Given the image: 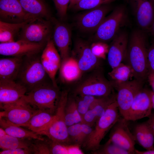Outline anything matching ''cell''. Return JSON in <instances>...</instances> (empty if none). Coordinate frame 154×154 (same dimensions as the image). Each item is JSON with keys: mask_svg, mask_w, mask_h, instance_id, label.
<instances>
[{"mask_svg": "<svg viewBox=\"0 0 154 154\" xmlns=\"http://www.w3.org/2000/svg\"><path fill=\"white\" fill-rule=\"evenodd\" d=\"M146 32L138 29L129 37L127 49L123 62L132 69L134 79L145 82L149 74Z\"/></svg>", "mask_w": 154, "mask_h": 154, "instance_id": "obj_1", "label": "cell"}, {"mask_svg": "<svg viewBox=\"0 0 154 154\" xmlns=\"http://www.w3.org/2000/svg\"><path fill=\"white\" fill-rule=\"evenodd\" d=\"M39 54L23 58L15 81L25 87L27 92L47 82V77L49 76L42 65Z\"/></svg>", "mask_w": 154, "mask_h": 154, "instance_id": "obj_2", "label": "cell"}, {"mask_svg": "<svg viewBox=\"0 0 154 154\" xmlns=\"http://www.w3.org/2000/svg\"><path fill=\"white\" fill-rule=\"evenodd\" d=\"M60 96L58 88L47 82L27 92L23 98L35 109L53 114Z\"/></svg>", "mask_w": 154, "mask_h": 154, "instance_id": "obj_3", "label": "cell"}, {"mask_svg": "<svg viewBox=\"0 0 154 154\" xmlns=\"http://www.w3.org/2000/svg\"><path fill=\"white\" fill-rule=\"evenodd\" d=\"M118 111L116 100L109 105L96 122L94 128L82 145L84 148L93 151L99 149L101 141L119 118Z\"/></svg>", "mask_w": 154, "mask_h": 154, "instance_id": "obj_4", "label": "cell"}, {"mask_svg": "<svg viewBox=\"0 0 154 154\" xmlns=\"http://www.w3.org/2000/svg\"><path fill=\"white\" fill-rule=\"evenodd\" d=\"M68 94V91L66 90L62 92L53 120L47 129L37 133L46 135L54 142L64 144H71V142L65 119L64 110Z\"/></svg>", "mask_w": 154, "mask_h": 154, "instance_id": "obj_5", "label": "cell"}, {"mask_svg": "<svg viewBox=\"0 0 154 154\" xmlns=\"http://www.w3.org/2000/svg\"><path fill=\"white\" fill-rule=\"evenodd\" d=\"M128 19L125 6L120 5L116 7L105 17L96 30L94 35L96 40L105 42L112 40L128 24Z\"/></svg>", "mask_w": 154, "mask_h": 154, "instance_id": "obj_6", "label": "cell"}, {"mask_svg": "<svg viewBox=\"0 0 154 154\" xmlns=\"http://www.w3.org/2000/svg\"><path fill=\"white\" fill-rule=\"evenodd\" d=\"M52 24L50 20L37 17L28 21L21 29L18 40L46 44L51 38Z\"/></svg>", "mask_w": 154, "mask_h": 154, "instance_id": "obj_7", "label": "cell"}, {"mask_svg": "<svg viewBox=\"0 0 154 154\" xmlns=\"http://www.w3.org/2000/svg\"><path fill=\"white\" fill-rule=\"evenodd\" d=\"M1 108L0 117L8 123L17 126L26 127L31 117L39 110L35 109L23 98Z\"/></svg>", "mask_w": 154, "mask_h": 154, "instance_id": "obj_8", "label": "cell"}, {"mask_svg": "<svg viewBox=\"0 0 154 154\" xmlns=\"http://www.w3.org/2000/svg\"><path fill=\"white\" fill-rule=\"evenodd\" d=\"M114 88L100 72L96 73L86 78L75 89L74 93L80 96L85 95L100 97H107L112 94Z\"/></svg>", "mask_w": 154, "mask_h": 154, "instance_id": "obj_9", "label": "cell"}, {"mask_svg": "<svg viewBox=\"0 0 154 154\" xmlns=\"http://www.w3.org/2000/svg\"><path fill=\"white\" fill-rule=\"evenodd\" d=\"M144 82L134 79L113 86L117 91L116 101L119 112L125 119L135 97L143 88Z\"/></svg>", "mask_w": 154, "mask_h": 154, "instance_id": "obj_10", "label": "cell"}, {"mask_svg": "<svg viewBox=\"0 0 154 154\" xmlns=\"http://www.w3.org/2000/svg\"><path fill=\"white\" fill-rule=\"evenodd\" d=\"M128 121L123 117H119L112 128L108 141L127 150L131 154H134L135 141L130 130Z\"/></svg>", "mask_w": 154, "mask_h": 154, "instance_id": "obj_11", "label": "cell"}, {"mask_svg": "<svg viewBox=\"0 0 154 154\" xmlns=\"http://www.w3.org/2000/svg\"><path fill=\"white\" fill-rule=\"evenodd\" d=\"M133 13L139 29L149 32L154 21L153 0H129Z\"/></svg>", "mask_w": 154, "mask_h": 154, "instance_id": "obj_12", "label": "cell"}, {"mask_svg": "<svg viewBox=\"0 0 154 154\" xmlns=\"http://www.w3.org/2000/svg\"><path fill=\"white\" fill-rule=\"evenodd\" d=\"M153 91L144 88L135 97L128 112L126 119L135 121L148 117L152 113Z\"/></svg>", "mask_w": 154, "mask_h": 154, "instance_id": "obj_13", "label": "cell"}, {"mask_svg": "<svg viewBox=\"0 0 154 154\" xmlns=\"http://www.w3.org/2000/svg\"><path fill=\"white\" fill-rule=\"evenodd\" d=\"M109 4L103 5L88 10L79 15L76 19V25L83 31H95L112 9Z\"/></svg>", "mask_w": 154, "mask_h": 154, "instance_id": "obj_14", "label": "cell"}, {"mask_svg": "<svg viewBox=\"0 0 154 154\" xmlns=\"http://www.w3.org/2000/svg\"><path fill=\"white\" fill-rule=\"evenodd\" d=\"M46 44L33 43L21 39L11 42L0 43V54L21 57L36 54L42 51Z\"/></svg>", "mask_w": 154, "mask_h": 154, "instance_id": "obj_15", "label": "cell"}, {"mask_svg": "<svg viewBox=\"0 0 154 154\" xmlns=\"http://www.w3.org/2000/svg\"><path fill=\"white\" fill-rule=\"evenodd\" d=\"M42 52L40 58L42 65L53 85L58 87L55 77L61 59L52 39L48 41Z\"/></svg>", "mask_w": 154, "mask_h": 154, "instance_id": "obj_16", "label": "cell"}, {"mask_svg": "<svg viewBox=\"0 0 154 154\" xmlns=\"http://www.w3.org/2000/svg\"><path fill=\"white\" fill-rule=\"evenodd\" d=\"M72 54V57L76 60L82 72L88 71L98 66L101 59L94 55L90 45L80 39L76 41Z\"/></svg>", "mask_w": 154, "mask_h": 154, "instance_id": "obj_17", "label": "cell"}, {"mask_svg": "<svg viewBox=\"0 0 154 154\" xmlns=\"http://www.w3.org/2000/svg\"><path fill=\"white\" fill-rule=\"evenodd\" d=\"M129 37L127 32L121 30L112 40L107 54L108 63L112 69L123 61L127 52Z\"/></svg>", "mask_w": 154, "mask_h": 154, "instance_id": "obj_18", "label": "cell"}, {"mask_svg": "<svg viewBox=\"0 0 154 154\" xmlns=\"http://www.w3.org/2000/svg\"><path fill=\"white\" fill-rule=\"evenodd\" d=\"M0 21L19 23L32 19L25 12L18 0H0Z\"/></svg>", "mask_w": 154, "mask_h": 154, "instance_id": "obj_19", "label": "cell"}, {"mask_svg": "<svg viewBox=\"0 0 154 154\" xmlns=\"http://www.w3.org/2000/svg\"><path fill=\"white\" fill-rule=\"evenodd\" d=\"M27 92L26 88L15 81L0 79V107L15 103Z\"/></svg>", "mask_w": 154, "mask_h": 154, "instance_id": "obj_20", "label": "cell"}, {"mask_svg": "<svg viewBox=\"0 0 154 154\" xmlns=\"http://www.w3.org/2000/svg\"><path fill=\"white\" fill-rule=\"evenodd\" d=\"M116 100V94L114 93L107 97L97 98L89 109L82 117L81 122L92 127L104 114L108 106Z\"/></svg>", "mask_w": 154, "mask_h": 154, "instance_id": "obj_21", "label": "cell"}, {"mask_svg": "<svg viewBox=\"0 0 154 154\" xmlns=\"http://www.w3.org/2000/svg\"><path fill=\"white\" fill-rule=\"evenodd\" d=\"M54 26L53 40L59 50L62 61L69 56L71 31L63 23L55 22Z\"/></svg>", "mask_w": 154, "mask_h": 154, "instance_id": "obj_22", "label": "cell"}, {"mask_svg": "<svg viewBox=\"0 0 154 154\" xmlns=\"http://www.w3.org/2000/svg\"><path fill=\"white\" fill-rule=\"evenodd\" d=\"M23 9L31 19L41 17L50 20L49 8L44 0H18Z\"/></svg>", "mask_w": 154, "mask_h": 154, "instance_id": "obj_23", "label": "cell"}, {"mask_svg": "<svg viewBox=\"0 0 154 154\" xmlns=\"http://www.w3.org/2000/svg\"><path fill=\"white\" fill-rule=\"evenodd\" d=\"M23 57H11L0 59V79L15 81Z\"/></svg>", "mask_w": 154, "mask_h": 154, "instance_id": "obj_24", "label": "cell"}, {"mask_svg": "<svg viewBox=\"0 0 154 154\" xmlns=\"http://www.w3.org/2000/svg\"><path fill=\"white\" fill-rule=\"evenodd\" d=\"M133 133L135 141L144 149H154V135L147 121L136 124Z\"/></svg>", "mask_w": 154, "mask_h": 154, "instance_id": "obj_25", "label": "cell"}, {"mask_svg": "<svg viewBox=\"0 0 154 154\" xmlns=\"http://www.w3.org/2000/svg\"><path fill=\"white\" fill-rule=\"evenodd\" d=\"M60 76L65 82L70 83L79 79L82 72L78 63L72 56H70L62 61L60 68Z\"/></svg>", "mask_w": 154, "mask_h": 154, "instance_id": "obj_26", "label": "cell"}, {"mask_svg": "<svg viewBox=\"0 0 154 154\" xmlns=\"http://www.w3.org/2000/svg\"><path fill=\"white\" fill-rule=\"evenodd\" d=\"M54 117V114L48 111L39 110L31 117L26 127L37 134L47 129Z\"/></svg>", "mask_w": 154, "mask_h": 154, "instance_id": "obj_27", "label": "cell"}, {"mask_svg": "<svg viewBox=\"0 0 154 154\" xmlns=\"http://www.w3.org/2000/svg\"><path fill=\"white\" fill-rule=\"evenodd\" d=\"M0 125L7 134L12 136L21 139L41 140L44 139L40 135L35 132L9 124L1 117H0Z\"/></svg>", "mask_w": 154, "mask_h": 154, "instance_id": "obj_28", "label": "cell"}, {"mask_svg": "<svg viewBox=\"0 0 154 154\" xmlns=\"http://www.w3.org/2000/svg\"><path fill=\"white\" fill-rule=\"evenodd\" d=\"M30 20L19 23H9L0 21V43L15 41V36L18 35L23 27Z\"/></svg>", "mask_w": 154, "mask_h": 154, "instance_id": "obj_29", "label": "cell"}, {"mask_svg": "<svg viewBox=\"0 0 154 154\" xmlns=\"http://www.w3.org/2000/svg\"><path fill=\"white\" fill-rule=\"evenodd\" d=\"M108 74L111 79L110 82L113 87L127 82L129 80L131 77H133L131 68L123 62L112 69Z\"/></svg>", "mask_w": 154, "mask_h": 154, "instance_id": "obj_30", "label": "cell"}, {"mask_svg": "<svg viewBox=\"0 0 154 154\" xmlns=\"http://www.w3.org/2000/svg\"><path fill=\"white\" fill-rule=\"evenodd\" d=\"M33 139H21L7 134L0 138V147L3 150L28 148Z\"/></svg>", "mask_w": 154, "mask_h": 154, "instance_id": "obj_31", "label": "cell"}, {"mask_svg": "<svg viewBox=\"0 0 154 154\" xmlns=\"http://www.w3.org/2000/svg\"><path fill=\"white\" fill-rule=\"evenodd\" d=\"M66 124L69 127L75 123L81 122L82 117L77 107L76 99L68 98L64 110Z\"/></svg>", "mask_w": 154, "mask_h": 154, "instance_id": "obj_32", "label": "cell"}, {"mask_svg": "<svg viewBox=\"0 0 154 154\" xmlns=\"http://www.w3.org/2000/svg\"><path fill=\"white\" fill-rule=\"evenodd\" d=\"M51 154H82L84 153L76 144H64L54 142L48 139Z\"/></svg>", "mask_w": 154, "mask_h": 154, "instance_id": "obj_33", "label": "cell"}, {"mask_svg": "<svg viewBox=\"0 0 154 154\" xmlns=\"http://www.w3.org/2000/svg\"><path fill=\"white\" fill-rule=\"evenodd\" d=\"M77 98L76 100L77 109L82 117L97 99L89 95L79 96Z\"/></svg>", "mask_w": 154, "mask_h": 154, "instance_id": "obj_34", "label": "cell"}, {"mask_svg": "<svg viewBox=\"0 0 154 154\" xmlns=\"http://www.w3.org/2000/svg\"><path fill=\"white\" fill-rule=\"evenodd\" d=\"M67 130L71 142L80 146L82 145L85 139L81 129V122L68 127Z\"/></svg>", "mask_w": 154, "mask_h": 154, "instance_id": "obj_35", "label": "cell"}, {"mask_svg": "<svg viewBox=\"0 0 154 154\" xmlns=\"http://www.w3.org/2000/svg\"><path fill=\"white\" fill-rule=\"evenodd\" d=\"M116 0H81L72 8L76 10H88L109 4Z\"/></svg>", "mask_w": 154, "mask_h": 154, "instance_id": "obj_36", "label": "cell"}, {"mask_svg": "<svg viewBox=\"0 0 154 154\" xmlns=\"http://www.w3.org/2000/svg\"><path fill=\"white\" fill-rule=\"evenodd\" d=\"M29 147L32 154H51L48 139H33Z\"/></svg>", "mask_w": 154, "mask_h": 154, "instance_id": "obj_37", "label": "cell"}, {"mask_svg": "<svg viewBox=\"0 0 154 154\" xmlns=\"http://www.w3.org/2000/svg\"><path fill=\"white\" fill-rule=\"evenodd\" d=\"M98 154H131L127 150L108 141L104 145H100L98 149L94 151Z\"/></svg>", "mask_w": 154, "mask_h": 154, "instance_id": "obj_38", "label": "cell"}, {"mask_svg": "<svg viewBox=\"0 0 154 154\" xmlns=\"http://www.w3.org/2000/svg\"><path fill=\"white\" fill-rule=\"evenodd\" d=\"M109 46L105 42L96 41L90 45L91 51L96 57L105 59L108 53Z\"/></svg>", "mask_w": 154, "mask_h": 154, "instance_id": "obj_39", "label": "cell"}, {"mask_svg": "<svg viewBox=\"0 0 154 154\" xmlns=\"http://www.w3.org/2000/svg\"><path fill=\"white\" fill-rule=\"evenodd\" d=\"M58 14L62 19L65 18L70 0H53Z\"/></svg>", "mask_w": 154, "mask_h": 154, "instance_id": "obj_40", "label": "cell"}, {"mask_svg": "<svg viewBox=\"0 0 154 154\" xmlns=\"http://www.w3.org/2000/svg\"><path fill=\"white\" fill-rule=\"evenodd\" d=\"M147 59L149 73H154V42L148 49Z\"/></svg>", "mask_w": 154, "mask_h": 154, "instance_id": "obj_41", "label": "cell"}, {"mask_svg": "<svg viewBox=\"0 0 154 154\" xmlns=\"http://www.w3.org/2000/svg\"><path fill=\"white\" fill-rule=\"evenodd\" d=\"M0 154H32L29 147L28 148H17L3 150L0 152Z\"/></svg>", "mask_w": 154, "mask_h": 154, "instance_id": "obj_42", "label": "cell"}, {"mask_svg": "<svg viewBox=\"0 0 154 154\" xmlns=\"http://www.w3.org/2000/svg\"><path fill=\"white\" fill-rule=\"evenodd\" d=\"M148 119L147 121L154 135V113H151L148 117Z\"/></svg>", "mask_w": 154, "mask_h": 154, "instance_id": "obj_43", "label": "cell"}, {"mask_svg": "<svg viewBox=\"0 0 154 154\" xmlns=\"http://www.w3.org/2000/svg\"><path fill=\"white\" fill-rule=\"evenodd\" d=\"M147 79L154 93V73L149 72L147 76Z\"/></svg>", "mask_w": 154, "mask_h": 154, "instance_id": "obj_44", "label": "cell"}, {"mask_svg": "<svg viewBox=\"0 0 154 154\" xmlns=\"http://www.w3.org/2000/svg\"><path fill=\"white\" fill-rule=\"evenodd\" d=\"M135 154H154V149L146 150L144 151H139L135 149Z\"/></svg>", "mask_w": 154, "mask_h": 154, "instance_id": "obj_45", "label": "cell"}, {"mask_svg": "<svg viewBox=\"0 0 154 154\" xmlns=\"http://www.w3.org/2000/svg\"><path fill=\"white\" fill-rule=\"evenodd\" d=\"M81 0H70L68 8H72L73 6Z\"/></svg>", "mask_w": 154, "mask_h": 154, "instance_id": "obj_46", "label": "cell"}, {"mask_svg": "<svg viewBox=\"0 0 154 154\" xmlns=\"http://www.w3.org/2000/svg\"><path fill=\"white\" fill-rule=\"evenodd\" d=\"M149 32L150 33L153 38V42H154V21L150 28Z\"/></svg>", "mask_w": 154, "mask_h": 154, "instance_id": "obj_47", "label": "cell"}, {"mask_svg": "<svg viewBox=\"0 0 154 154\" xmlns=\"http://www.w3.org/2000/svg\"><path fill=\"white\" fill-rule=\"evenodd\" d=\"M7 134L5 131L2 127L0 128V138Z\"/></svg>", "mask_w": 154, "mask_h": 154, "instance_id": "obj_48", "label": "cell"}, {"mask_svg": "<svg viewBox=\"0 0 154 154\" xmlns=\"http://www.w3.org/2000/svg\"><path fill=\"white\" fill-rule=\"evenodd\" d=\"M152 102L153 104V108L154 109V93L153 92L152 94Z\"/></svg>", "mask_w": 154, "mask_h": 154, "instance_id": "obj_49", "label": "cell"}, {"mask_svg": "<svg viewBox=\"0 0 154 154\" xmlns=\"http://www.w3.org/2000/svg\"><path fill=\"white\" fill-rule=\"evenodd\" d=\"M154 1V0H153Z\"/></svg>", "mask_w": 154, "mask_h": 154, "instance_id": "obj_50", "label": "cell"}]
</instances>
